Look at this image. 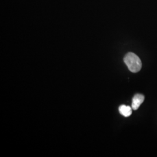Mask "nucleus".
Returning a JSON list of instances; mask_svg holds the SVG:
<instances>
[{
	"instance_id": "3",
	"label": "nucleus",
	"mask_w": 157,
	"mask_h": 157,
	"mask_svg": "<svg viewBox=\"0 0 157 157\" xmlns=\"http://www.w3.org/2000/svg\"><path fill=\"white\" fill-rule=\"evenodd\" d=\"M119 111L124 117H129V116L132 115V108L124 105H122L119 107Z\"/></svg>"
},
{
	"instance_id": "2",
	"label": "nucleus",
	"mask_w": 157,
	"mask_h": 157,
	"mask_svg": "<svg viewBox=\"0 0 157 157\" xmlns=\"http://www.w3.org/2000/svg\"><path fill=\"white\" fill-rule=\"evenodd\" d=\"M144 100V96L141 94H137L132 99V108L133 110H137Z\"/></svg>"
},
{
	"instance_id": "1",
	"label": "nucleus",
	"mask_w": 157,
	"mask_h": 157,
	"mask_svg": "<svg viewBox=\"0 0 157 157\" xmlns=\"http://www.w3.org/2000/svg\"><path fill=\"white\" fill-rule=\"evenodd\" d=\"M124 62L130 71L133 73L139 72L142 67V63L140 58L133 52H128L125 56Z\"/></svg>"
}]
</instances>
